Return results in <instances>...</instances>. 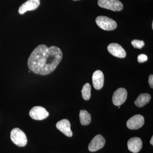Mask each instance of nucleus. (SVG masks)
Listing matches in <instances>:
<instances>
[{"label":"nucleus","mask_w":153,"mask_h":153,"mask_svg":"<svg viewBox=\"0 0 153 153\" xmlns=\"http://www.w3.org/2000/svg\"><path fill=\"white\" fill-rule=\"evenodd\" d=\"M131 44L134 48L141 49L145 46V43L142 40H134L131 41Z\"/></svg>","instance_id":"f3484780"},{"label":"nucleus","mask_w":153,"mask_h":153,"mask_svg":"<svg viewBox=\"0 0 153 153\" xmlns=\"http://www.w3.org/2000/svg\"><path fill=\"white\" fill-rule=\"evenodd\" d=\"M98 5L100 7L114 11H121L123 7L119 0H98Z\"/></svg>","instance_id":"20e7f679"},{"label":"nucleus","mask_w":153,"mask_h":153,"mask_svg":"<svg viewBox=\"0 0 153 153\" xmlns=\"http://www.w3.org/2000/svg\"><path fill=\"white\" fill-rule=\"evenodd\" d=\"M79 117L80 123L82 125H88L91 122V116L90 114L87 111L84 110H80Z\"/></svg>","instance_id":"2eb2a0df"},{"label":"nucleus","mask_w":153,"mask_h":153,"mask_svg":"<svg viewBox=\"0 0 153 153\" xmlns=\"http://www.w3.org/2000/svg\"><path fill=\"white\" fill-rule=\"evenodd\" d=\"M104 76L103 72L100 70L94 71L92 75V82L96 89H101L104 85Z\"/></svg>","instance_id":"ddd939ff"},{"label":"nucleus","mask_w":153,"mask_h":153,"mask_svg":"<svg viewBox=\"0 0 153 153\" xmlns=\"http://www.w3.org/2000/svg\"><path fill=\"white\" fill-rule=\"evenodd\" d=\"M91 86L90 84L88 83H85V85L82 87L81 92H82V96L83 99L85 100H88L90 99L91 96Z\"/></svg>","instance_id":"dca6fc26"},{"label":"nucleus","mask_w":153,"mask_h":153,"mask_svg":"<svg viewBox=\"0 0 153 153\" xmlns=\"http://www.w3.org/2000/svg\"><path fill=\"white\" fill-rule=\"evenodd\" d=\"M149 84L150 86L153 88V74H151L149 76Z\"/></svg>","instance_id":"6ab92c4d"},{"label":"nucleus","mask_w":153,"mask_h":153,"mask_svg":"<svg viewBox=\"0 0 153 153\" xmlns=\"http://www.w3.org/2000/svg\"><path fill=\"white\" fill-rule=\"evenodd\" d=\"M127 146L130 152L133 153H137L142 148V141L139 137H134L128 140Z\"/></svg>","instance_id":"9b49d317"},{"label":"nucleus","mask_w":153,"mask_h":153,"mask_svg":"<svg viewBox=\"0 0 153 153\" xmlns=\"http://www.w3.org/2000/svg\"><path fill=\"white\" fill-rule=\"evenodd\" d=\"M150 143L151 145H153V137H152L150 140Z\"/></svg>","instance_id":"aec40b11"},{"label":"nucleus","mask_w":153,"mask_h":153,"mask_svg":"<svg viewBox=\"0 0 153 153\" xmlns=\"http://www.w3.org/2000/svg\"><path fill=\"white\" fill-rule=\"evenodd\" d=\"M144 118L143 116L137 114L130 118L127 122V126L131 130H136L141 128L144 124Z\"/></svg>","instance_id":"0eeeda50"},{"label":"nucleus","mask_w":153,"mask_h":153,"mask_svg":"<svg viewBox=\"0 0 153 153\" xmlns=\"http://www.w3.org/2000/svg\"><path fill=\"white\" fill-rule=\"evenodd\" d=\"M119 108H120V106H118Z\"/></svg>","instance_id":"4be33fe9"},{"label":"nucleus","mask_w":153,"mask_h":153,"mask_svg":"<svg viewBox=\"0 0 153 153\" xmlns=\"http://www.w3.org/2000/svg\"><path fill=\"white\" fill-rule=\"evenodd\" d=\"M137 60L140 63H143L148 60L147 56L143 54H140L138 56Z\"/></svg>","instance_id":"a211bd4d"},{"label":"nucleus","mask_w":153,"mask_h":153,"mask_svg":"<svg viewBox=\"0 0 153 153\" xmlns=\"http://www.w3.org/2000/svg\"><path fill=\"white\" fill-rule=\"evenodd\" d=\"M151 99L150 94L148 93L141 94L134 101V104L138 107H142L149 103Z\"/></svg>","instance_id":"4468645a"},{"label":"nucleus","mask_w":153,"mask_h":153,"mask_svg":"<svg viewBox=\"0 0 153 153\" xmlns=\"http://www.w3.org/2000/svg\"><path fill=\"white\" fill-rule=\"evenodd\" d=\"M63 58V53L59 47H48L39 45L32 52L28 60V66L33 72L40 75L50 74L57 68Z\"/></svg>","instance_id":"f257e3e1"},{"label":"nucleus","mask_w":153,"mask_h":153,"mask_svg":"<svg viewBox=\"0 0 153 153\" xmlns=\"http://www.w3.org/2000/svg\"><path fill=\"white\" fill-rule=\"evenodd\" d=\"M30 115L35 120H41L48 117L49 113L43 107L37 106L34 107L30 110Z\"/></svg>","instance_id":"39448f33"},{"label":"nucleus","mask_w":153,"mask_h":153,"mask_svg":"<svg viewBox=\"0 0 153 153\" xmlns=\"http://www.w3.org/2000/svg\"><path fill=\"white\" fill-rule=\"evenodd\" d=\"M108 50L111 54L119 58H124L126 55L125 50L122 46L117 43H111L107 47Z\"/></svg>","instance_id":"1a4fd4ad"},{"label":"nucleus","mask_w":153,"mask_h":153,"mask_svg":"<svg viewBox=\"0 0 153 153\" xmlns=\"http://www.w3.org/2000/svg\"><path fill=\"white\" fill-rule=\"evenodd\" d=\"M73 1H78V0H73Z\"/></svg>","instance_id":"5701e85b"},{"label":"nucleus","mask_w":153,"mask_h":153,"mask_svg":"<svg viewBox=\"0 0 153 153\" xmlns=\"http://www.w3.org/2000/svg\"><path fill=\"white\" fill-rule=\"evenodd\" d=\"M57 128L68 137H71L73 133L71 129V124L67 119H63L56 124Z\"/></svg>","instance_id":"f8f14e48"},{"label":"nucleus","mask_w":153,"mask_h":153,"mask_svg":"<svg viewBox=\"0 0 153 153\" xmlns=\"http://www.w3.org/2000/svg\"><path fill=\"white\" fill-rule=\"evenodd\" d=\"M152 29H153V22H152Z\"/></svg>","instance_id":"412c9836"},{"label":"nucleus","mask_w":153,"mask_h":153,"mask_svg":"<svg viewBox=\"0 0 153 153\" xmlns=\"http://www.w3.org/2000/svg\"><path fill=\"white\" fill-rule=\"evenodd\" d=\"M105 141L101 135L98 134L94 137L88 145V150L91 152H95L104 147Z\"/></svg>","instance_id":"6e6552de"},{"label":"nucleus","mask_w":153,"mask_h":153,"mask_svg":"<svg viewBox=\"0 0 153 153\" xmlns=\"http://www.w3.org/2000/svg\"><path fill=\"white\" fill-rule=\"evenodd\" d=\"M40 0H28L19 7V14L23 15L27 11L36 10L40 5Z\"/></svg>","instance_id":"9d476101"},{"label":"nucleus","mask_w":153,"mask_h":153,"mask_svg":"<svg viewBox=\"0 0 153 153\" xmlns=\"http://www.w3.org/2000/svg\"><path fill=\"white\" fill-rule=\"evenodd\" d=\"M10 138L12 142L18 146H25L27 143V139L25 133L19 128H15L12 130Z\"/></svg>","instance_id":"f03ea898"},{"label":"nucleus","mask_w":153,"mask_h":153,"mask_svg":"<svg viewBox=\"0 0 153 153\" xmlns=\"http://www.w3.org/2000/svg\"><path fill=\"white\" fill-rule=\"evenodd\" d=\"M127 97V91L123 88H119L114 93L112 97L113 104L116 106H120L124 103Z\"/></svg>","instance_id":"423d86ee"},{"label":"nucleus","mask_w":153,"mask_h":153,"mask_svg":"<svg viewBox=\"0 0 153 153\" xmlns=\"http://www.w3.org/2000/svg\"><path fill=\"white\" fill-rule=\"evenodd\" d=\"M96 22L100 28L106 31L114 30L117 27V24L115 21L105 16L97 17Z\"/></svg>","instance_id":"7ed1b4c3"}]
</instances>
